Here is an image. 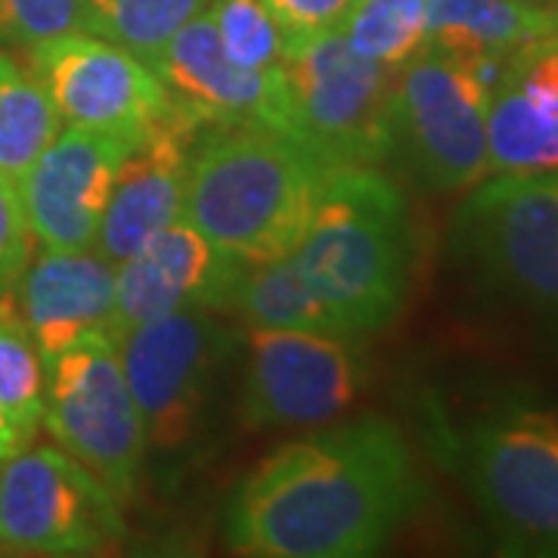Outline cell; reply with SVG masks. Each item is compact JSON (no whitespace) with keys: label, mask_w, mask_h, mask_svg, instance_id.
I'll return each instance as SVG.
<instances>
[{"label":"cell","mask_w":558,"mask_h":558,"mask_svg":"<svg viewBox=\"0 0 558 558\" xmlns=\"http://www.w3.org/2000/svg\"><path fill=\"white\" fill-rule=\"evenodd\" d=\"M149 65L178 106L202 124H248L295 137L282 72L248 69L230 60L208 13L186 22Z\"/></svg>","instance_id":"obj_14"},{"label":"cell","mask_w":558,"mask_h":558,"mask_svg":"<svg viewBox=\"0 0 558 558\" xmlns=\"http://www.w3.org/2000/svg\"><path fill=\"white\" fill-rule=\"evenodd\" d=\"M32 72L69 128L124 143L178 112V100L146 60L90 32H65L28 50Z\"/></svg>","instance_id":"obj_11"},{"label":"cell","mask_w":558,"mask_h":558,"mask_svg":"<svg viewBox=\"0 0 558 558\" xmlns=\"http://www.w3.org/2000/svg\"><path fill=\"white\" fill-rule=\"evenodd\" d=\"M87 28V0H0V47L32 50L40 40Z\"/></svg>","instance_id":"obj_26"},{"label":"cell","mask_w":558,"mask_h":558,"mask_svg":"<svg viewBox=\"0 0 558 558\" xmlns=\"http://www.w3.org/2000/svg\"><path fill=\"white\" fill-rule=\"evenodd\" d=\"M32 227L16 180L0 174V295H13L32 260Z\"/></svg>","instance_id":"obj_28"},{"label":"cell","mask_w":558,"mask_h":558,"mask_svg":"<svg viewBox=\"0 0 558 558\" xmlns=\"http://www.w3.org/2000/svg\"><path fill=\"white\" fill-rule=\"evenodd\" d=\"M295 137L329 165H373L395 156L391 97L398 69L360 57L339 28L286 40L279 62Z\"/></svg>","instance_id":"obj_8"},{"label":"cell","mask_w":558,"mask_h":558,"mask_svg":"<svg viewBox=\"0 0 558 558\" xmlns=\"http://www.w3.org/2000/svg\"><path fill=\"white\" fill-rule=\"evenodd\" d=\"M447 245L484 292L558 323V171L478 180Z\"/></svg>","instance_id":"obj_5"},{"label":"cell","mask_w":558,"mask_h":558,"mask_svg":"<svg viewBox=\"0 0 558 558\" xmlns=\"http://www.w3.org/2000/svg\"><path fill=\"white\" fill-rule=\"evenodd\" d=\"M131 143L84 128H65L22 174L25 218L44 248H97L112 183Z\"/></svg>","instance_id":"obj_13"},{"label":"cell","mask_w":558,"mask_h":558,"mask_svg":"<svg viewBox=\"0 0 558 558\" xmlns=\"http://www.w3.org/2000/svg\"><path fill=\"white\" fill-rule=\"evenodd\" d=\"M16 289L22 317L44 363L84 332L112 329L116 264L94 248H44L38 260L25 267Z\"/></svg>","instance_id":"obj_17"},{"label":"cell","mask_w":558,"mask_h":558,"mask_svg":"<svg viewBox=\"0 0 558 558\" xmlns=\"http://www.w3.org/2000/svg\"><path fill=\"white\" fill-rule=\"evenodd\" d=\"M558 171V116L497 84L487 109V174Z\"/></svg>","instance_id":"obj_21"},{"label":"cell","mask_w":558,"mask_h":558,"mask_svg":"<svg viewBox=\"0 0 558 558\" xmlns=\"http://www.w3.org/2000/svg\"><path fill=\"white\" fill-rule=\"evenodd\" d=\"M230 311L264 329H304L339 336L336 319L319 304L311 286L295 267L292 252L274 260L245 264L240 282L233 289Z\"/></svg>","instance_id":"obj_19"},{"label":"cell","mask_w":558,"mask_h":558,"mask_svg":"<svg viewBox=\"0 0 558 558\" xmlns=\"http://www.w3.org/2000/svg\"><path fill=\"white\" fill-rule=\"evenodd\" d=\"M497 84L521 94L543 112L558 116V32L519 47L502 62Z\"/></svg>","instance_id":"obj_27"},{"label":"cell","mask_w":558,"mask_h":558,"mask_svg":"<svg viewBox=\"0 0 558 558\" xmlns=\"http://www.w3.org/2000/svg\"><path fill=\"white\" fill-rule=\"evenodd\" d=\"M116 341L143 418L146 450L186 453L211 422L230 366L240 357V332L211 311L186 307L116 332Z\"/></svg>","instance_id":"obj_6"},{"label":"cell","mask_w":558,"mask_h":558,"mask_svg":"<svg viewBox=\"0 0 558 558\" xmlns=\"http://www.w3.org/2000/svg\"><path fill=\"white\" fill-rule=\"evenodd\" d=\"M40 422L119 502L134 497L146 435L112 329L84 332L44 363Z\"/></svg>","instance_id":"obj_9"},{"label":"cell","mask_w":558,"mask_h":558,"mask_svg":"<svg viewBox=\"0 0 558 558\" xmlns=\"http://www.w3.org/2000/svg\"><path fill=\"white\" fill-rule=\"evenodd\" d=\"M199 128L202 121L178 106L174 116L159 121L146 137H140L128 149L119 178L112 183L97 240L100 255L112 264L131 258L140 245H146L165 227L180 220L190 156Z\"/></svg>","instance_id":"obj_16"},{"label":"cell","mask_w":558,"mask_h":558,"mask_svg":"<svg viewBox=\"0 0 558 558\" xmlns=\"http://www.w3.org/2000/svg\"><path fill=\"white\" fill-rule=\"evenodd\" d=\"M348 341L326 332L255 326L236 400L242 425L292 428L339 418L366 385V366Z\"/></svg>","instance_id":"obj_12"},{"label":"cell","mask_w":558,"mask_h":558,"mask_svg":"<svg viewBox=\"0 0 558 558\" xmlns=\"http://www.w3.org/2000/svg\"><path fill=\"white\" fill-rule=\"evenodd\" d=\"M425 499L395 422L357 416L282 444L242 481L227 543L255 558L376 556Z\"/></svg>","instance_id":"obj_1"},{"label":"cell","mask_w":558,"mask_h":558,"mask_svg":"<svg viewBox=\"0 0 558 558\" xmlns=\"http://www.w3.org/2000/svg\"><path fill=\"white\" fill-rule=\"evenodd\" d=\"M205 3L208 0H87L84 32L153 62L186 22L199 16Z\"/></svg>","instance_id":"obj_22"},{"label":"cell","mask_w":558,"mask_h":558,"mask_svg":"<svg viewBox=\"0 0 558 558\" xmlns=\"http://www.w3.org/2000/svg\"><path fill=\"white\" fill-rule=\"evenodd\" d=\"M121 537V502L62 447L0 459V553L100 556Z\"/></svg>","instance_id":"obj_10"},{"label":"cell","mask_w":558,"mask_h":558,"mask_svg":"<svg viewBox=\"0 0 558 558\" xmlns=\"http://www.w3.org/2000/svg\"><path fill=\"white\" fill-rule=\"evenodd\" d=\"M332 168L289 134L211 124L190 156L180 220L245 264L282 258L304 236Z\"/></svg>","instance_id":"obj_2"},{"label":"cell","mask_w":558,"mask_h":558,"mask_svg":"<svg viewBox=\"0 0 558 558\" xmlns=\"http://www.w3.org/2000/svg\"><path fill=\"white\" fill-rule=\"evenodd\" d=\"M558 32V10L527 0H425V44L469 60H509Z\"/></svg>","instance_id":"obj_18"},{"label":"cell","mask_w":558,"mask_h":558,"mask_svg":"<svg viewBox=\"0 0 558 558\" xmlns=\"http://www.w3.org/2000/svg\"><path fill=\"white\" fill-rule=\"evenodd\" d=\"M506 60H469L432 44L398 65L395 156L425 186L457 193L487 174V109Z\"/></svg>","instance_id":"obj_7"},{"label":"cell","mask_w":558,"mask_h":558,"mask_svg":"<svg viewBox=\"0 0 558 558\" xmlns=\"http://www.w3.org/2000/svg\"><path fill=\"white\" fill-rule=\"evenodd\" d=\"M354 0H264L286 40L339 28Z\"/></svg>","instance_id":"obj_29"},{"label":"cell","mask_w":558,"mask_h":558,"mask_svg":"<svg viewBox=\"0 0 558 558\" xmlns=\"http://www.w3.org/2000/svg\"><path fill=\"white\" fill-rule=\"evenodd\" d=\"M245 260L220 252L196 227L174 220L131 258L116 264L112 332L168 317L174 311H230Z\"/></svg>","instance_id":"obj_15"},{"label":"cell","mask_w":558,"mask_h":558,"mask_svg":"<svg viewBox=\"0 0 558 558\" xmlns=\"http://www.w3.org/2000/svg\"><path fill=\"white\" fill-rule=\"evenodd\" d=\"M292 258L341 339L379 332L400 314L416 260L398 183L373 165L332 168Z\"/></svg>","instance_id":"obj_3"},{"label":"cell","mask_w":558,"mask_h":558,"mask_svg":"<svg viewBox=\"0 0 558 558\" xmlns=\"http://www.w3.org/2000/svg\"><path fill=\"white\" fill-rule=\"evenodd\" d=\"M339 32L360 57L398 69L425 44V0H354Z\"/></svg>","instance_id":"obj_24"},{"label":"cell","mask_w":558,"mask_h":558,"mask_svg":"<svg viewBox=\"0 0 558 558\" xmlns=\"http://www.w3.org/2000/svg\"><path fill=\"white\" fill-rule=\"evenodd\" d=\"M450 453L509 553L558 556V410L497 403L450 438Z\"/></svg>","instance_id":"obj_4"},{"label":"cell","mask_w":558,"mask_h":558,"mask_svg":"<svg viewBox=\"0 0 558 558\" xmlns=\"http://www.w3.org/2000/svg\"><path fill=\"white\" fill-rule=\"evenodd\" d=\"M0 407L25 444L38 435L44 418V360L13 295H0Z\"/></svg>","instance_id":"obj_23"},{"label":"cell","mask_w":558,"mask_h":558,"mask_svg":"<svg viewBox=\"0 0 558 558\" xmlns=\"http://www.w3.org/2000/svg\"><path fill=\"white\" fill-rule=\"evenodd\" d=\"M22 447H25V440H22V435L16 432V425L10 422L7 410L0 407V459L13 457L16 450H22Z\"/></svg>","instance_id":"obj_30"},{"label":"cell","mask_w":558,"mask_h":558,"mask_svg":"<svg viewBox=\"0 0 558 558\" xmlns=\"http://www.w3.org/2000/svg\"><path fill=\"white\" fill-rule=\"evenodd\" d=\"M208 16L215 22L223 53L240 65L274 72L286 53V35L264 7V0H215Z\"/></svg>","instance_id":"obj_25"},{"label":"cell","mask_w":558,"mask_h":558,"mask_svg":"<svg viewBox=\"0 0 558 558\" xmlns=\"http://www.w3.org/2000/svg\"><path fill=\"white\" fill-rule=\"evenodd\" d=\"M60 128V112L38 75L0 50V174L20 183Z\"/></svg>","instance_id":"obj_20"}]
</instances>
